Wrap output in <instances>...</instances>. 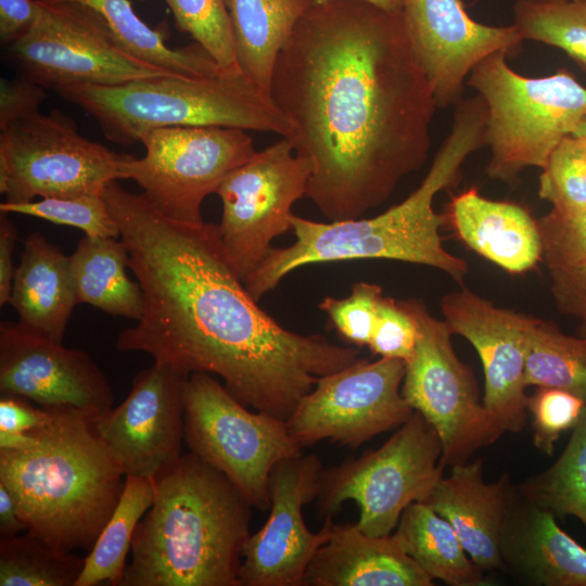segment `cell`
I'll return each instance as SVG.
<instances>
[{"mask_svg":"<svg viewBox=\"0 0 586 586\" xmlns=\"http://www.w3.org/2000/svg\"><path fill=\"white\" fill-rule=\"evenodd\" d=\"M270 95L311 165L306 195L330 221L381 205L428 160L437 103L402 12L313 3L277 59Z\"/></svg>","mask_w":586,"mask_h":586,"instance_id":"1","label":"cell"},{"mask_svg":"<svg viewBox=\"0 0 586 586\" xmlns=\"http://www.w3.org/2000/svg\"><path fill=\"white\" fill-rule=\"evenodd\" d=\"M103 196L143 293L137 323L116 340L181 375L221 378L240 403L286 421L320 377L358 358L351 346L280 326L252 297L224 252L217 225L171 219L111 181Z\"/></svg>","mask_w":586,"mask_h":586,"instance_id":"2","label":"cell"},{"mask_svg":"<svg viewBox=\"0 0 586 586\" xmlns=\"http://www.w3.org/2000/svg\"><path fill=\"white\" fill-rule=\"evenodd\" d=\"M486 125L487 107L481 95L457 102L451 129L420 186L380 215L319 222L292 214L295 242L270 250L244 279L249 293L258 302L297 268L355 259H393L429 266L462 282L468 265L444 247L440 229L447 222V215L436 213L433 201L440 191L458 180L468 156L485 145Z\"/></svg>","mask_w":586,"mask_h":586,"instance_id":"3","label":"cell"},{"mask_svg":"<svg viewBox=\"0 0 586 586\" xmlns=\"http://www.w3.org/2000/svg\"><path fill=\"white\" fill-rule=\"evenodd\" d=\"M151 482L120 586H239L253 508L242 493L190 451Z\"/></svg>","mask_w":586,"mask_h":586,"instance_id":"4","label":"cell"},{"mask_svg":"<svg viewBox=\"0 0 586 586\" xmlns=\"http://www.w3.org/2000/svg\"><path fill=\"white\" fill-rule=\"evenodd\" d=\"M30 433L36 446L0 449V483L26 532L60 550L89 552L119 501L126 476L85 418L56 413Z\"/></svg>","mask_w":586,"mask_h":586,"instance_id":"5","label":"cell"},{"mask_svg":"<svg viewBox=\"0 0 586 586\" xmlns=\"http://www.w3.org/2000/svg\"><path fill=\"white\" fill-rule=\"evenodd\" d=\"M55 91L90 114L106 139L124 145L165 127L217 126L284 138L291 130L272 98L242 72L162 76L119 86L71 85Z\"/></svg>","mask_w":586,"mask_h":586,"instance_id":"6","label":"cell"},{"mask_svg":"<svg viewBox=\"0 0 586 586\" xmlns=\"http://www.w3.org/2000/svg\"><path fill=\"white\" fill-rule=\"evenodd\" d=\"M509 54L494 52L471 69L466 84L485 101L486 174L512 183L527 167L546 165L551 152L586 116V88L565 69L531 78L514 72Z\"/></svg>","mask_w":586,"mask_h":586,"instance_id":"7","label":"cell"},{"mask_svg":"<svg viewBox=\"0 0 586 586\" xmlns=\"http://www.w3.org/2000/svg\"><path fill=\"white\" fill-rule=\"evenodd\" d=\"M183 437L190 453L225 474L260 511L270 508L275 466L303 448L284 420L249 410L205 372L186 379Z\"/></svg>","mask_w":586,"mask_h":586,"instance_id":"8","label":"cell"},{"mask_svg":"<svg viewBox=\"0 0 586 586\" xmlns=\"http://www.w3.org/2000/svg\"><path fill=\"white\" fill-rule=\"evenodd\" d=\"M442 453L437 432L415 411L380 448L322 470L318 510L331 517L353 500L359 509L358 530L390 535L403 511L424 502L443 476Z\"/></svg>","mask_w":586,"mask_h":586,"instance_id":"9","label":"cell"},{"mask_svg":"<svg viewBox=\"0 0 586 586\" xmlns=\"http://www.w3.org/2000/svg\"><path fill=\"white\" fill-rule=\"evenodd\" d=\"M128 156L85 138L59 110L38 112L1 130L0 193L9 203L102 195Z\"/></svg>","mask_w":586,"mask_h":586,"instance_id":"10","label":"cell"},{"mask_svg":"<svg viewBox=\"0 0 586 586\" xmlns=\"http://www.w3.org/2000/svg\"><path fill=\"white\" fill-rule=\"evenodd\" d=\"M408 302L419 333L406 362L402 395L437 432L442 463L466 462L506 431L480 400L473 372L456 355L445 321L432 316L422 302Z\"/></svg>","mask_w":586,"mask_h":586,"instance_id":"11","label":"cell"},{"mask_svg":"<svg viewBox=\"0 0 586 586\" xmlns=\"http://www.w3.org/2000/svg\"><path fill=\"white\" fill-rule=\"evenodd\" d=\"M139 142L145 154L128 156L123 179L136 181L165 216L190 224L204 221V199L256 152L245 130L217 126L157 128L144 132Z\"/></svg>","mask_w":586,"mask_h":586,"instance_id":"12","label":"cell"},{"mask_svg":"<svg viewBox=\"0 0 586 586\" xmlns=\"http://www.w3.org/2000/svg\"><path fill=\"white\" fill-rule=\"evenodd\" d=\"M39 3L31 29L9 47L24 75L41 86L55 91L71 85L119 86L177 76L125 50L88 8L71 2Z\"/></svg>","mask_w":586,"mask_h":586,"instance_id":"13","label":"cell"},{"mask_svg":"<svg viewBox=\"0 0 586 586\" xmlns=\"http://www.w3.org/2000/svg\"><path fill=\"white\" fill-rule=\"evenodd\" d=\"M310 163L283 138L229 173L216 193L222 204L219 239L237 275L252 273L291 230L293 204L306 195Z\"/></svg>","mask_w":586,"mask_h":586,"instance_id":"14","label":"cell"},{"mask_svg":"<svg viewBox=\"0 0 586 586\" xmlns=\"http://www.w3.org/2000/svg\"><path fill=\"white\" fill-rule=\"evenodd\" d=\"M405 371V361L380 357L320 377L285 421L291 436L301 447L329 440L357 448L399 428L415 412L402 395Z\"/></svg>","mask_w":586,"mask_h":586,"instance_id":"15","label":"cell"},{"mask_svg":"<svg viewBox=\"0 0 586 586\" xmlns=\"http://www.w3.org/2000/svg\"><path fill=\"white\" fill-rule=\"evenodd\" d=\"M0 392L91 423L114 403L107 378L85 351L11 321L0 323Z\"/></svg>","mask_w":586,"mask_h":586,"instance_id":"16","label":"cell"},{"mask_svg":"<svg viewBox=\"0 0 586 586\" xmlns=\"http://www.w3.org/2000/svg\"><path fill=\"white\" fill-rule=\"evenodd\" d=\"M322 470L316 455L275 466L269 515L243 547L239 586H302L310 560L331 534V517L318 533L310 532L303 518V507L317 499Z\"/></svg>","mask_w":586,"mask_h":586,"instance_id":"17","label":"cell"},{"mask_svg":"<svg viewBox=\"0 0 586 586\" xmlns=\"http://www.w3.org/2000/svg\"><path fill=\"white\" fill-rule=\"evenodd\" d=\"M440 306L450 333L464 337L479 354L484 406L506 432H521L527 413L526 355L540 319L498 307L466 288L445 294Z\"/></svg>","mask_w":586,"mask_h":586,"instance_id":"18","label":"cell"},{"mask_svg":"<svg viewBox=\"0 0 586 586\" xmlns=\"http://www.w3.org/2000/svg\"><path fill=\"white\" fill-rule=\"evenodd\" d=\"M187 377L154 362L139 371L128 396L92 423L125 476L152 479L182 454Z\"/></svg>","mask_w":586,"mask_h":586,"instance_id":"19","label":"cell"},{"mask_svg":"<svg viewBox=\"0 0 586 586\" xmlns=\"http://www.w3.org/2000/svg\"><path fill=\"white\" fill-rule=\"evenodd\" d=\"M402 15L441 109L461 100L476 63L497 51L512 54L523 41L514 24L488 26L471 18L461 0H403Z\"/></svg>","mask_w":586,"mask_h":586,"instance_id":"20","label":"cell"},{"mask_svg":"<svg viewBox=\"0 0 586 586\" xmlns=\"http://www.w3.org/2000/svg\"><path fill=\"white\" fill-rule=\"evenodd\" d=\"M515 493L507 474L486 483L477 459L451 466L424 502L450 523L471 560L485 572L504 569L500 545Z\"/></svg>","mask_w":586,"mask_h":586,"instance_id":"21","label":"cell"},{"mask_svg":"<svg viewBox=\"0 0 586 586\" xmlns=\"http://www.w3.org/2000/svg\"><path fill=\"white\" fill-rule=\"evenodd\" d=\"M504 570L538 586H586V548L517 487L500 545Z\"/></svg>","mask_w":586,"mask_h":586,"instance_id":"22","label":"cell"},{"mask_svg":"<svg viewBox=\"0 0 586 586\" xmlns=\"http://www.w3.org/2000/svg\"><path fill=\"white\" fill-rule=\"evenodd\" d=\"M433 579L394 535L372 536L355 524L331 525L303 576L302 586H432Z\"/></svg>","mask_w":586,"mask_h":586,"instance_id":"23","label":"cell"},{"mask_svg":"<svg viewBox=\"0 0 586 586\" xmlns=\"http://www.w3.org/2000/svg\"><path fill=\"white\" fill-rule=\"evenodd\" d=\"M446 215L468 247L509 272H525L543 259L537 220L518 204L488 200L471 188L451 200Z\"/></svg>","mask_w":586,"mask_h":586,"instance_id":"24","label":"cell"},{"mask_svg":"<svg viewBox=\"0 0 586 586\" xmlns=\"http://www.w3.org/2000/svg\"><path fill=\"white\" fill-rule=\"evenodd\" d=\"M9 303L16 310L20 324L62 343L78 304L69 256L38 231L23 241Z\"/></svg>","mask_w":586,"mask_h":586,"instance_id":"25","label":"cell"},{"mask_svg":"<svg viewBox=\"0 0 586 586\" xmlns=\"http://www.w3.org/2000/svg\"><path fill=\"white\" fill-rule=\"evenodd\" d=\"M239 68L270 95L277 59L314 0H225ZM271 97V95H270Z\"/></svg>","mask_w":586,"mask_h":586,"instance_id":"26","label":"cell"},{"mask_svg":"<svg viewBox=\"0 0 586 586\" xmlns=\"http://www.w3.org/2000/svg\"><path fill=\"white\" fill-rule=\"evenodd\" d=\"M72 278L78 304L139 320L143 311V293L137 281L126 273L129 254L119 238L84 235L69 256Z\"/></svg>","mask_w":586,"mask_h":586,"instance_id":"27","label":"cell"},{"mask_svg":"<svg viewBox=\"0 0 586 586\" xmlns=\"http://www.w3.org/2000/svg\"><path fill=\"white\" fill-rule=\"evenodd\" d=\"M393 534L405 552L434 581L450 586L485 585L484 571L463 548L450 523L425 502L410 504Z\"/></svg>","mask_w":586,"mask_h":586,"instance_id":"28","label":"cell"},{"mask_svg":"<svg viewBox=\"0 0 586 586\" xmlns=\"http://www.w3.org/2000/svg\"><path fill=\"white\" fill-rule=\"evenodd\" d=\"M47 3L81 4L98 14L119 44L138 59L182 77H202L222 71L196 42L174 49L163 35L148 26L135 12L130 0H39Z\"/></svg>","mask_w":586,"mask_h":586,"instance_id":"29","label":"cell"},{"mask_svg":"<svg viewBox=\"0 0 586 586\" xmlns=\"http://www.w3.org/2000/svg\"><path fill=\"white\" fill-rule=\"evenodd\" d=\"M153 500L154 491L150 479L131 475L125 477L119 501L85 557V565L75 586H95L104 582L111 586H120L136 526Z\"/></svg>","mask_w":586,"mask_h":586,"instance_id":"30","label":"cell"},{"mask_svg":"<svg viewBox=\"0 0 586 586\" xmlns=\"http://www.w3.org/2000/svg\"><path fill=\"white\" fill-rule=\"evenodd\" d=\"M518 489L535 506L555 515H573L586 526V410L557 461Z\"/></svg>","mask_w":586,"mask_h":586,"instance_id":"31","label":"cell"},{"mask_svg":"<svg viewBox=\"0 0 586 586\" xmlns=\"http://www.w3.org/2000/svg\"><path fill=\"white\" fill-rule=\"evenodd\" d=\"M524 381L526 386L564 390L586 402V339L540 319L531 335Z\"/></svg>","mask_w":586,"mask_h":586,"instance_id":"32","label":"cell"},{"mask_svg":"<svg viewBox=\"0 0 586 586\" xmlns=\"http://www.w3.org/2000/svg\"><path fill=\"white\" fill-rule=\"evenodd\" d=\"M84 565L85 557L28 532L0 536V586H75Z\"/></svg>","mask_w":586,"mask_h":586,"instance_id":"33","label":"cell"},{"mask_svg":"<svg viewBox=\"0 0 586 586\" xmlns=\"http://www.w3.org/2000/svg\"><path fill=\"white\" fill-rule=\"evenodd\" d=\"M513 17L523 40L559 48L586 71V0H517Z\"/></svg>","mask_w":586,"mask_h":586,"instance_id":"34","label":"cell"},{"mask_svg":"<svg viewBox=\"0 0 586 586\" xmlns=\"http://www.w3.org/2000/svg\"><path fill=\"white\" fill-rule=\"evenodd\" d=\"M176 26L188 33L225 72L239 73L225 0H165Z\"/></svg>","mask_w":586,"mask_h":586,"instance_id":"35","label":"cell"},{"mask_svg":"<svg viewBox=\"0 0 586 586\" xmlns=\"http://www.w3.org/2000/svg\"><path fill=\"white\" fill-rule=\"evenodd\" d=\"M538 195L560 213L586 207L585 140L575 135L561 140L542 169Z\"/></svg>","mask_w":586,"mask_h":586,"instance_id":"36","label":"cell"},{"mask_svg":"<svg viewBox=\"0 0 586 586\" xmlns=\"http://www.w3.org/2000/svg\"><path fill=\"white\" fill-rule=\"evenodd\" d=\"M0 212L42 218L78 228L90 237L119 238V228L102 195L46 198L40 201L0 204Z\"/></svg>","mask_w":586,"mask_h":586,"instance_id":"37","label":"cell"},{"mask_svg":"<svg viewBox=\"0 0 586 586\" xmlns=\"http://www.w3.org/2000/svg\"><path fill=\"white\" fill-rule=\"evenodd\" d=\"M586 410L579 396L559 388L538 387L527 397L526 411L532 417L533 443L551 456L555 443L563 432L573 430Z\"/></svg>","mask_w":586,"mask_h":586,"instance_id":"38","label":"cell"},{"mask_svg":"<svg viewBox=\"0 0 586 586\" xmlns=\"http://www.w3.org/2000/svg\"><path fill=\"white\" fill-rule=\"evenodd\" d=\"M382 288L360 281L343 298L324 297L318 307L327 314L336 332L348 343L368 346L378 319Z\"/></svg>","mask_w":586,"mask_h":586,"instance_id":"39","label":"cell"},{"mask_svg":"<svg viewBox=\"0 0 586 586\" xmlns=\"http://www.w3.org/2000/svg\"><path fill=\"white\" fill-rule=\"evenodd\" d=\"M537 224L549 271L586 260V207L571 213L551 209Z\"/></svg>","mask_w":586,"mask_h":586,"instance_id":"40","label":"cell"},{"mask_svg":"<svg viewBox=\"0 0 586 586\" xmlns=\"http://www.w3.org/2000/svg\"><path fill=\"white\" fill-rule=\"evenodd\" d=\"M418 333V322L409 302L383 296L368 347L373 354L406 364L415 353Z\"/></svg>","mask_w":586,"mask_h":586,"instance_id":"41","label":"cell"},{"mask_svg":"<svg viewBox=\"0 0 586 586\" xmlns=\"http://www.w3.org/2000/svg\"><path fill=\"white\" fill-rule=\"evenodd\" d=\"M46 87L23 75L0 82V130L39 111L47 98Z\"/></svg>","mask_w":586,"mask_h":586,"instance_id":"42","label":"cell"},{"mask_svg":"<svg viewBox=\"0 0 586 586\" xmlns=\"http://www.w3.org/2000/svg\"><path fill=\"white\" fill-rule=\"evenodd\" d=\"M551 293L558 309L586 326V260L550 270Z\"/></svg>","mask_w":586,"mask_h":586,"instance_id":"43","label":"cell"},{"mask_svg":"<svg viewBox=\"0 0 586 586\" xmlns=\"http://www.w3.org/2000/svg\"><path fill=\"white\" fill-rule=\"evenodd\" d=\"M56 413L35 407L30 400L12 394L0 396V431L27 433L43 428Z\"/></svg>","mask_w":586,"mask_h":586,"instance_id":"44","label":"cell"},{"mask_svg":"<svg viewBox=\"0 0 586 586\" xmlns=\"http://www.w3.org/2000/svg\"><path fill=\"white\" fill-rule=\"evenodd\" d=\"M40 3L38 0H0V38L11 46L34 26Z\"/></svg>","mask_w":586,"mask_h":586,"instance_id":"45","label":"cell"},{"mask_svg":"<svg viewBox=\"0 0 586 586\" xmlns=\"http://www.w3.org/2000/svg\"><path fill=\"white\" fill-rule=\"evenodd\" d=\"M8 215L9 213L0 212V306L10 302L16 270L13 253L17 241V230Z\"/></svg>","mask_w":586,"mask_h":586,"instance_id":"46","label":"cell"},{"mask_svg":"<svg viewBox=\"0 0 586 586\" xmlns=\"http://www.w3.org/2000/svg\"><path fill=\"white\" fill-rule=\"evenodd\" d=\"M27 531L18 517L15 501L9 489L0 483V536H13Z\"/></svg>","mask_w":586,"mask_h":586,"instance_id":"47","label":"cell"},{"mask_svg":"<svg viewBox=\"0 0 586 586\" xmlns=\"http://www.w3.org/2000/svg\"><path fill=\"white\" fill-rule=\"evenodd\" d=\"M38 443L36 435L27 433H10L0 431V449H29Z\"/></svg>","mask_w":586,"mask_h":586,"instance_id":"48","label":"cell"},{"mask_svg":"<svg viewBox=\"0 0 586 586\" xmlns=\"http://www.w3.org/2000/svg\"><path fill=\"white\" fill-rule=\"evenodd\" d=\"M328 0H314V3H322ZM370 2L383 10L391 12H402L403 10V0H364Z\"/></svg>","mask_w":586,"mask_h":586,"instance_id":"49","label":"cell"},{"mask_svg":"<svg viewBox=\"0 0 586 586\" xmlns=\"http://www.w3.org/2000/svg\"><path fill=\"white\" fill-rule=\"evenodd\" d=\"M575 136L582 138L586 141V116L583 118V120L577 126L576 130L574 131Z\"/></svg>","mask_w":586,"mask_h":586,"instance_id":"50","label":"cell"},{"mask_svg":"<svg viewBox=\"0 0 586 586\" xmlns=\"http://www.w3.org/2000/svg\"><path fill=\"white\" fill-rule=\"evenodd\" d=\"M581 336H584L586 339V326H583Z\"/></svg>","mask_w":586,"mask_h":586,"instance_id":"51","label":"cell"},{"mask_svg":"<svg viewBox=\"0 0 586 586\" xmlns=\"http://www.w3.org/2000/svg\"><path fill=\"white\" fill-rule=\"evenodd\" d=\"M539 1L551 2V1H561V0H539Z\"/></svg>","mask_w":586,"mask_h":586,"instance_id":"52","label":"cell"},{"mask_svg":"<svg viewBox=\"0 0 586 586\" xmlns=\"http://www.w3.org/2000/svg\"><path fill=\"white\" fill-rule=\"evenodd\" d=\"M131 1V0H130ZM137 1H146V0H137Z\"/></svg>","mask_w":586,"mask_h":586,"instance_id":"53","label":"cell"}]
</instances>
